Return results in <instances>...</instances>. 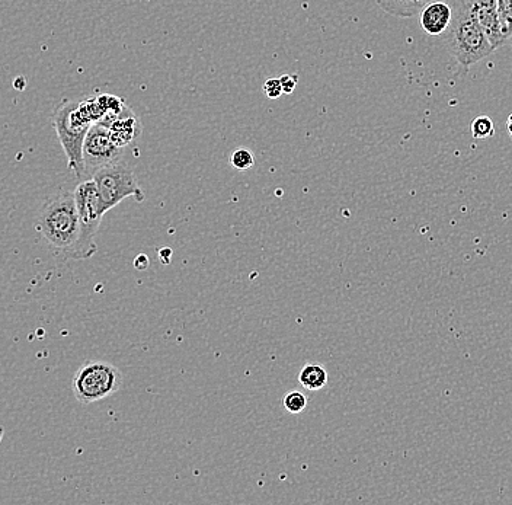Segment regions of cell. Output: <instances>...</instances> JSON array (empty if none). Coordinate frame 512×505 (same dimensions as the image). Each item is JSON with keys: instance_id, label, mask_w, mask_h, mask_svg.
<instances>
[{"instance_id": "cell-11", "label": "cell", "mask_w": 512, "mask_h": 505, "mask_svg": "<svg viewBox=\"0 0 512 505\" xmlns=\"http://www.w3.org/2000/svg\"><path fill=\"white\" fill-rule=\"evenodd\" d=\"M328 380V372L319 363L304 364L303 369L299 373L300 385L310 392L322 391L328 385Z\"/></svg>"}, {"instance_id": "cell-1", "label": "cell", "mask_w": 512, "mask_h": 505, "mask_svg": "<svg viewBox=\"0 0 512 505\" xmlns=\"http://www.w3.org/2000/svg\"><path fill=\"white\" fill-rule=\"evenodd\" d=\"M35 229L63 261L73 260L80 236L75 193L60 191L48 198L35 220Z\"/></svg>"}, {"instance_id": "cell-21", "label": "cell", "mask_w": 512, "mask_h": 505, "mask_svg": "<svg viewBox=\"0 0 512 505\" xmlns=\"http://www.w3.org/2000/svg\"><path fill=\"white\" fill-rule=\"evenodd\" d=\"M3 436H5V428L0 425V443H2Z\"/></svg>"}, {"instance_id": "cell-13", "label": "cell", "mask_w": 512, "mask_h": 505, "mask_svg": "<svg viewBox=\"0 0 512 505\" xmlns=\"http://www.w3.org/2000/svg\"><path fill=\"white\" fill-rule=\"evenodd\" d=\"M495 134V126L494 121L491 118L486 117V115H480V117H476L472 123V136L473 139L483 140L489 139V137H494Z\"/></svg>"}, {"instance_id": "cell-17", "label": "cell", "mask_w": 512, "mask_h": 505, "mask_svg": "<svg viewBox=\"0 0 512 505\" xmlns=\"http://www.w3.org/2000/svg\"><path fill=\"white\" fill-rule=\"evenodd\" d=\"M264 92L270 99L280 98L284 94L280 79H268L264 83Z\"/></svg>"}, {"instance_id": "cell-18", "label": "cell", "mask_w": 512, "mask_h": 505, "mask_svg": "<svg viewBox=\"0 0 512 505\" xmlns=\"http://www.w3.org/2000/svg\"><path fill=\"white\" fill-rule=\"evenodd\" d=\"M284 94H291L297 86V76L284 75L280 78Z\"/></svg>"}, {"instance_id": "cell-4", "label": "cell", "mask_w": 512, "mask_h": 505, "mask_svg": "<svg viewBox=\"0 0 512 505\" xmlns=\"http://www.w3.org/2000/svg\"><path fill=\"white\" fill-rule=\"evenodd\" d=\"M53 126L66 153L67 165L76 177L85 180L83 143L92 123L83 115L79 102L64 101L53 115Z\"/></svg>"}, {"instance_id": "cell-22", "label": "cell", "mask_w": 512, "mask_h": 505, "mask_svg": "<svg viewBox=\"0 0 512 505\" xmlns=\"http://www.w3.org/2000/svg\"><path fill=\"white\" fill-rule=\"evenodd\" d=\"M434 2V0H419L422 6L428 5V3Z\"/></svg>"}, {"instance_id": "cell-14", "label": "cell", "mask_w": 512, "mask_h": 505, "mask_svg": "<svg viewBox=\"0 0 512 505\" xmlns=\"http://www.w3.org/2000/svg\"><path fill=\"white\" fill-rule=\"evenodd\" d=\"M283 407L288 414H302L304 409L307 408V398L304 396V393L299 391L287 393L283 399Z\"/></svg>"}, {"instance_id": "cell-12", "label": "cell", "mask_w": 512, "mask_h": 505, "mask_svg": "<svg viewBox=\"0 0 512 505\" xmlns=\"http://www.w3.org/2000/svg\"><path fill=\"white\" fill-rule=\"evenodd\" d=\"M377 5L392 17L414 18L421 12L419 0H376Z\"/></svg>"}, {"instance_id": "cell-23", "label": "cell", "mask_w": 512, "mask_h": 505, "mask_svg": "<svg viewBox=\"0 0 512 505\" xmlns=\"http://www.w3.org/2000/svg\"><path fill=\"white\" fill-rule=\"evenodd\" d=\"M511 38H512V35H511ZM512 41V40H511Z\"/></svg>"}, {"instance_id": "cell-7", "label": "cell", "mask_w": 512, "mask_h": 505, "mask_svg": "<svg viewBox=\"0 0 512 505\" xmlns=\"http://www.w3.org/2000/svg\"><path fill=\"white\" fill-rule=\"evenodd\" d=\"M124 149L115 145L112 140L110 127L104 121L94 123L86 134L83 143V162H85V180L92 178L95 171L102 166L123 159Z\"/></svg>"}, {"instance_id": "cell-20", "label": "cell", "mask_w": 512, "mask_h": 505, "mask_svg": "<svg viewBox=\"0 0 512 505\" xmlns=\"http://www.w3.org/2000/svg\"><path fill=\"white\" fill-rule=\"evenodd\" d=\"M507 130H508V134H510V137L512 139V114L510 115V117H508V120H507Z\"/></svg>"}, {"instance_id": "cell-2", "label": "cell", "mask_w": 512, "mask_h": 505, "mask_svg": "<svg viewBox=\"0 0 512 505\" xmlns=\"http://www.w3.org/2000/svg\"><path fill=\"white\" fill-rule=\"evenodd\" d=\"M447 46L451 56L463 67L476 65L495 51L464 0L448 28Z\"/></svg>"}, {"instance_id": "cell-8", "label": "cell", "mask_w": 512, "mask_h": 505, "mask_svg": "<svg viewBox=\"0 0 512 505\" xmlns=\"http://www.w3.org/2000/svg\"><path fill=\"white\" fill-rule=\"evenodd\" d=\"M464 3L469 9L470 15L475 18L483 33L488 37L492 47L496 50L501 44H504L507 38L502 33L496 0H464Z\"/></svg>"}, {"instance_id": "cell-3", "label": "cell", "mask_w": 512, "mask_h": 505, "mask_svg": "<svg viewBox=\"0 0 512 505\" xmlns=\"http://www.w3.org/2000/svg\"><path fill=\"white\" fill-rule=\"evenodd\" d=\"M73 193H75L80 226L79 242L73 260H89L98 251L96 235L104 214L108 213V210L92 178H86L80 182Z\"/></svg>"}, {"instance_id": "cell-6", "label": "cell", "mask_w": 512, "mask_h": 505, "mask_svg": "<svg viewBox=\"0 0 512 505\" xmlns=\"http://www.w3.org/2000/svg\"><path fill=\"white\" fill-rule=\"evenodd\" d=\"M92 180L95 181L108 212L126 198H134L136 203L146 200V194L140 187L136 174L123 159L99 168L92 175Z\"/></svg>"}, {"instance_id": "cell-5", "label": "cell", "mask_w": 512, "mask_h": 505, "mask_svg": "<svg viewBox=\"0 0 512 505\" xmlns=\"http://www.w3.org/2000/svg\"><path fill=\"white\" fill-rule=\"evenodd\" d=\"M123 380V373L114 364L86 361L73 376V395L80 404H95L120 391Z\"/></svg>"}, {"instance_id": "cell-19", "label": "cell", "mask_w": 512, "mask_h": 505, "mask_svg": "<svg viewBox=\"0 0 512 505\" xmlns=\"http://www.w3.org/2000/svg\"><path fill=\"white\" fill-rule=\"evenodd\" d=\"M134 267L139 268V270H144V268L149 267V258L146 255H139V257L134 260Z\"/></svg>"}, {"instance_id": "cell-16", "label": "cell", "mask_w": 512, "mask_h": 505, "mask_svg": "<svg viewBox=\"0 0 512 505\" xmlns=\"http://www.w3.org/2000/svg\"><path fill=\"white\" fill-rule=\"evenodd\" d=\"M232 166L238 171H248L255 165L254 153L246 149H238L230 158Z\"/></svg>"}, {"instance_id": "cell-10", "label": "cell", "mask_w": 512, "mask_h": 505, "mask_svg": "<svg viewBox=\"0 0 512 505\" xmlns=\"http://www.w3.org/2000/svg\"><path fill=\"white\" fill-rule=\"evenodd\" d=\"M453 21V9L443 0H434L428 5L422 6L419 12V24L422 30L432 37L447 33Z\"/></svg>"}, {"instance_id": "cell-9", "label": "cell", "mask_w": 512, "mask_h": 505, "mask_svg": "<svg viewBox=\"0 0 512 505\" xmlns=\"http://www.w3.org/2000/svg\"><path fill=\"white\" fill-rule=\"evenodd\" d=\"M101 121L108 124L112 140L121 149H126L142 133L140 118L128 107L124 108L123 113L115 115V117H105Z\"/></svg>"}, {"instance_id": "cell-15", "label": "cell", "mask_w": 512, "mask_h": 505, "mask_svg": "<svg viewBox=\"0 0 512 505\" xmlns=\"http://www.w3.org/2000/svg\"><path fill=\"white\" fill-rule=\"evenodd\" d=\"M498 3L499 21H501L502 33L505 38L512 35V0H496Z\"/></svg>"}]
</instances>
